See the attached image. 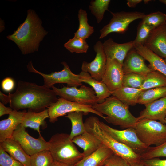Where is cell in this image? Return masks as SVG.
<instances>
[{
	"instance_id": "2e32d148",
	"label": "cell",
	"mask_w": 166,
	"mask_h": 166,
	"mask_svg": "<svg viewBox=\"0 0 166 166\" xmlns=\"http://www.w3.org/2000/svg\"><path fill=\"white\" fill-rule=\"evenodd\" d=\"M135 45L134 41L118 43L114 42L111 38L105 40L103 43V50L107 59L117 60L122 65L128 52L134 48Z\"/></svg>"
},
{
	"instance_id": "83f0119b",
	"label": "cell",
	"mask_w": 166,
	"mask_h": 166,
	"mask_svg": "<svg viewBox=\"0 0 166 166\" xmlns=\"http://www.w3.org/2000/svg\"><path fill=\"white\" fill-rule=\"evenodd\" d=\"M166 87V76L158 71L152 70L146 75L140 89L142 91Z\"/></svg>"
},
{
	"instance_id": "4fadbf2b",
	"label": "cell",
	"mask_w": 166,
	"mask_h": 166,
	"mask_svg": "<svg viewBox=\"0 0 166 166\" xmlns=\"http://www.w3.org/2000/svg\"><path fill=\"white\" fill-rule=\"evenodd\" d=\"M93 48L96 53L94 59L90 62L83 61L81 69L82 71L89 73L93 79L101 81L105 72L107 58L101 42H97L94 45Z\"/></svg>"
},
{
	"instance_id": "7dc6e473",
	"label": "cell",
	"mask_w": 166,
	"mask_h": 166,
	"mask_svg": "<svg viewBox=\"0 0 166 166\" xmlns=\"http://www.w3.org/2000/svg\"><path fill=\"white\" fill-rule=\"evenodd\" d=\"M131 166H145L141 162L134 163L130 164Z\"/></svg>"
},
{
	"instance_id": "7bdbcfd3",
	"label": "cell",
	"mask_w": 166,
	"mask_h": 166,
	"mask_svg": "<svg viewBox=\"0 0 166 166\" xmlns=\"http://www.w3.org/2000/svg\"><path fill=\"white\" fill-rule=\"evenodd\" d=\"M0 102L4 105L10 103V98L9 94L6 95L1 91H0Z\"/></svg>"
},
{
	"instance_id": "d6a6232c",
	"label": "cell",
	"mask_w": 166,
	"mask_h": 166,
	"mask_svg": "<svg viewBox=\"0 0 166 166\" xmlns=\"http://www.w3.org/2000/svg\"><path fill=\"white\" fill-rule=\"evenodd\" d=\"M64 46L71 53H86L89 48L85 40L74 37L69 39Z\"/></svg>"
},
{
	"instance_id": "277c9868",
	"label": "cell",
	"mask_w": 166,
	"mask_h": 166,
	"mask_svg": "<svg viewBox=\"0 0 166 166\" xmlns=\"http://www.w3.org/2000/svg\"><path fill=\"white\" fill-rule=\"evenodd\" d=\"M97 118L96 117L91 116L86 119L84 124L86 131L98 138L104 145L111 150L114 154L126 160L130 164L140 162L141 156L109 136L97 123L96 121Z\"/></svg>"
},
{
	"instance_id": "484cf974",
	"label": "cell",
	"mask_w": 166,
	"mask_h": 166,
	"mask_svg": "<svg viewBox=\"0 0 166 166\" xmlns=\"http://www.w3.org/2000/svg\"><path fill=\"white\" fill-rule=\"evenodd\" d=\"M143 91L140 89L122 86L111 92L113 96L128 105L133 106L138 103L140 97Z\"/></svg>"
},
{
	"instance_id": "8992f818",
	"label": "cell",
	"mask_w": 166,
	"mask_h": 166,
	"mask_svg": "<svg viewBox=\"0 0 166 166\" xmlns=\"http://www.w3.org/2000/svg\"><path fill=\"white\" fill-rule=\"evenodd\" d=\"M134 128L140 140L148 147L160 145L166 141V125L160 121L140 119Z\"/></svg>"
},
{
	"instance_id": "bcb514c9",
	"label": "cell",
	"mask_w": 166,
	"mask_h": 166,
	"mask_svg": "<svg viewBox=\"0 0 166 166\" xmlns=\"http://www.w3.org/2000/svg\"><path fill=\"white\" fill-rule=\"evenodd\" d=\"M4 29V22L3 20L0 19V32L3 31Z\"/></svg>"
},
{
	"instance_id": "ba28073f",
	"label": "cell",
	"mask_w": 166,
	"mask_h": 166,
	"mask_svg": "<svg viewBox=\"0 0 166 166\" xmlns=\"http://www.w3.org/2000/svg\"><path fill=\"white\" fill-rule=\"evenodd\" d=\"M61 64L63 65L62 70L49 74H45L37 70L31 61L28 63L27 68L29 72L41 75L44 80L43 85L48 88H52L57 83H66L68 87H77L82 85L80 80L79 74L73 73L65 62L63 61Z\"/></svg>"
},
{
	"instance_id": "816d5d0a",
	"label": "cell",
	"mask_w": 166,
	"mask_h": 166,
	"mask_svg": "<svg viewBox=\"0 0 166 166\" xmlns=\"http://www.w3.org/2000/svg\"><path fill=\"white\" fill-rule=\"evenodd\" d=\"M164 60L165 61V62H166V58H165V59H164Z\"/></svg>"
},
{
	"instance_id": "30bf717a",
	"label": "cell",
	"mask_w": 166,
	"mask_h": 166,
	"mask_svg": "<svg viewBox=\"0 0 166 166\" xmlns=\"http://www.w3.org/2000/svg\"><path fill=\"white\" fill-rule=\"evenodd\" d=\"M50 122L53 123L57 120L58 118L69 113L80 111L84 113H91L105 120V117L92 108V105L79 104L59 98L55 102L52 104L48 108Z\"/></svg>"
},
{
	"instance_id": "6da1fadb",
	"label": "cell",
	"mask_w": 166,
	"mask_h": 166,
	"mask_svg": "<svg viewBox=\"0 0 166 166\" xmlns=\"http://www.w3.org/2000/svg\"><path fill=\"white\" fill-rule=\"evenodd\" d=\"M9 95L10 106L13 110L28 109L35 112L45 110L58 98L53 90L44 85L22 80L18 81L15 91Z\"/></svg>"
},
{
	"instance_id": "8fae6325",
	"label": "cell",
	"mask_w": 166,
	"mask_h": 166,
	"mask_svg": "<svg viewBox=\"0 0 166 166\" xmlns=\"http://www.w3.org/2000/svg\"><path fill=\"white\" fill-rule=\"evenodd\" d=\"M52 89L57 96L67 100L92 105L98 103V99L93 89L84 85H82L79 88L68 86L58 88L54 86Z\"/></svg>"
},
{
	"instance_id": "f546056e",
	"label": "cell",
	"mask_w": 166,
	"mask_h": 166,
	"mask_svg": "<svg viewBox=\"0 0 166 166\" xmlns=\"http://www.w3.org/2000/svg\"><path fill=\"white\" fill-rule=\"evenodd\" d=\"M166 96V87H158L143 91L138 103L146 105Z\"/></svg>"
},
{
	"instance_id": "44dd1931",
	"label": "cell",
	"mask_w": 166,
	"mask_h": 166,
	"mask_svg": "<svg viewBox=\"0 0 166 166\" xmlns=\"http://www.w3.org/2000/svg\"><path fill=\"white\" fill-rule=\"evenodd\" d=\"M134 48L149 62L148 66L152 70L158 71L166 76V63L163 58L141 44H136Z\"/></svg>"
},
{
	"instance_id": "d4e9b609",
	"label": "cell",
	"mask_w": 166,
	"mask_h": 166,
	"mask_svg": "<svg viewBox=\"0 0 166 166\" xmlns=\"http://www.w3.org/2000/svg\"><path fill=\"white\" fill-rule=\"evenodd\" d=\"M49 118L47 109L41 112H35L28 109L25 113L20 125L25 128L29 127L37 131L41 136L40 130V126L45 123V120Z\"/></svg>"
},
{
	"instance_id": "c3c4849f",
	"label": "cell",
	"mask_w": 166,
	"mask_h": 166,
	"mask_svg": "<svg viewBox=\"0 0 166 166\" xmlns=\"http://www.w3.org/2000/svg\"><path fill=\"white\" fill-rule=\"evenodd\" d=\"M159 1L166 5V0H160Z\"/></svg>"
},
{
	"instance_id": "5b68a950",
	"label": "cell",
	"mask_w": 166,
	"mask_h": 166,
	"mask_svg": "<svg viewBox=\"0 0 166 166\" xmlns=\"http://www.w3.org/2000/svg\"><path fill=\"white\" fill-rule=\"evenodd\" d=\"M49 148L54 161L74 165L84 157L83 153L77 148L69 134L57 133L49 141Z\"/></svg>"
},
{
	"instance_id": "60d3db41",
	"label": "cell",
	"mask_w": 166,
	"mask_h": 166,
	"mask_svg": "<svg viewBox=\"0 0 166 166\" xmlns=\"http://www.w3.org/2000/svg\"><path fill=\"white\" fill-rule=\"evenodd\" d=\"M1 86L3 91L10 92L14 89L15 86V82L11 77H6L2 81Z\"/></svg>"
},
{
	"instance_id": "ffe728a7",
	"label": "cell",
	"mask_w": 166,
	"mask_h": 166,
	"mask_svg": "<svg viewBox=\"0 0 166 166\" xmlns=\"http://www.w3.org/2000/svg\"><path fill=\"white\" fill-rule=\"evenodd\" d=\"M72 141L83 149L84 157L89 155L104 145L98 138L87 131L75 136Z\"/></svg>"
},
{
	"instance_id": "681fc988",
	"label": "cell",
	"mask_w": 166,
	"mask_h": 166,
	"mask_svg": "<svg viewBox=\"0 0 166 166\" xmlns=\"http://www.w3.org/2000/svg\"><path fill=\"white\" fill-rule=\"evenodd\" d=\"M144 1L145 4H147L149 2L151 1V0H144Z\"/></svg>"
},
{
	"instance_id": "7402d4cb",
	"label": "cell",
	"mask_w": 166,
	"mask_h": 166,
	"mask_svg": "<svg viewBox=\"0 0 166 166\" xmlns=\"http://www.w3.org/2000/svg\"><path fill=\"white\" fill-rule=\"evenodd\" d=\"M0 147L25 166H30V156L26 152L18 143L12 138H9L0 142Z\"/></svg>"
},
{
	"instance_id": "b9f144b4",
	"label": "cell",
	"mask_w": 166,
	"mask_h": 166,
	"mask_svg": "<svg viewBox=\"0 0 166 166\" xmlns=\"http://www.w3.org/2000/svg\"><path fill=\"white\" fill-rule=\"evenodd\" d=\"M13 109L11 107H6L0 102V117L9 114Z\"/></svg>"
},
{
	"instance_id": "7c38bea8",
	"label": "cell",
	"mask_w": 166,
	"mask_h": 166,
	"mask_svg": "<svg viewBox=\"0 0 166 166\" xmlns=\"http://www.w3.org/2000/svg\"><path fill=\"white\" fill-rule=\"evenodd\" d=\"M18 143L26 152L30 156L44 150H49L48 142L41 136L38 138L30 136L26 128L20 125L14 132L12 138Z\"/></svg>"
},
{
	"instance_id": "ee69618b",
	"label": "cell",
	"mask_w": 166,
	"mask_h": 166,
	"mask_svg": "<svg viewBox=\"0 0 166 166\" xmlns=\"http://www.w3.org/2000/svg\"><path fill=\"white\" fill-rule=\"evenodd\" d=\"M142 0H128L127 4L128 7L131 8L135 7L139 3H140Z\"/></svg>"
},
{
	"instance_id": "9a60e30c",
	"label": "cell",
	"mask_w": 166,
	"mask_h": 166,
	"mask_svg": "<svg viewBox=\"0 0 166 166\" xmlns=\"http://www.w3.org/2000/svg\"><path fill=\"white\" fill-rule=\"evenodd\" d=\"M143 45L162 58H166V22L152 31Z\"/></svg>"
},
{
	"instance_id": "d590c367",
	"label": "cell",
	"mask_w": 166,
	"mask_h": 166,
	"mask_svg": "<svg viewBox=\"0 0 166 166\" xmlns=\"http://www.w3.org/2000/svg\"><path fill=\"white\" fill-rule=\"evenodd\" d=\"M143 22L156 28L166 22V14L160 11L145 15L142 19Z\"/></svg>"
},
{
	"instance_id": "9c48e42d",
	"label": "cell",
	"mask_w": 166,
	"mask_h": 166,
	"mask_svg": "<svg viewBox=\"0 0 166 166\" xmlns=\"http://www.w3.org/2000/svg\"><path fill=\"white\" fill-rule=\"evenodd\" d=\"M110 12L112 18L109 22L100 30V39L104 38L111 33H125L131 23L136 20L142 19L146 15L144 13L139 11Z\"/></svg>"
},
{
	"instance_id": "f907efd6",
	"label": "cell",
	"mask_w": 166,
	"mask_h": 166,
	"mask_svg": "<svg viewBox=\"0 0 166 166\" xmlns=\"http://www.w3.org/2000/svg\"><path fill=\"white\" fill-rule=\"evenodd\" d=\"M165 124L166 125V116L165 118Z\"/></svg>"
},
{
	"instance_id": "f5cc1de1",
	"label": "cell",
	"mask_w": 166,
	"mask_h": 166,
	"mask_svg": "<svg viewBox=\"0 0 166 166\" xmlns=\"http://www.w3.org/2000/svg\"><path fill=\"white\" fill-rule=\"evenodd\" d=\"M102 166H106V165H102Z\"/></svg>"
},
{
	"instance_id": "603a6c76",
	"label": "cell",
	"mask_w": 166,
	"mask_h": 166,
	"mask_svg": "<svg viewBox=\"0 0 166 166\" xmlns=\"http://www.w3.org/2000/svg\"><path fill=\"white\" fill-rule=\"evenodd\" d=\"M113 154L111 150L104 145L89 155L82 158L74 166H102Z\"/></svg>"
},
{
	"instance_id": "8d00e7d4",
	"label": "cell",
	"mask_w": 166,
	"mask_h": 166,
	"mask_svg": "<svg viewBox=\"0 0 166 166\" xmlns=\"http://www.w3.org/2000/svg\"><path fill=\"white\" fill-rule=\"evenodd\" d=\"M166 157V141L161 145L149 147L141 155V160H146L159 157Z\"/></svg>"
},
{
	"instance_id": "836d02e7",
	"label": "cell",
	"mask_w": 166,
	"mask_h": 166,
	"mask_svg": "<svg viewBox=\"0 0 166 166\" xmlns=\"http://www.w3.org/2000/svg\"><path fill=\"white\" fill-rule=\"evenodd\" d=\"M146 75L135 73L124 74L122 86L140 89L144 81Z\"/></svg>"
},
{
	"instance_id": "d6986e66",
	"label": "cell",
	"mask_w": 166,
	"mask_h": 166,
	"mask_svg": "<svg viewBox=\"0 0 166 166\" xmlns=\"http://www.w3.org/2000/svg\"><path fill=\"white\" fill-rule=\"evenodd\" d=\"M138 117L139 120L148 119L159 120L165 124L166 116V96L146 105Z\"/></svg>"
},
{
	"instance_id": "3957f363",
	"label": "cell",
	"mask_w": 166,
	"mask_h": 166,
	"mask_svg": "<svg viewBox=\"0 0 166 166\" xmlns=\"http://www.w3.org/2000/svg\"><path fill=\"white\" fill-rule=\"evenodd\" d=\"M92 108L106 116L105 120L109 123L119 126L123 129L134 128L139 120L130 113L128 106L112 96L101 103H96Z\"/></svg>"
},
{
	"instance_id": "f35d334b",
	"label": "cell",
	"mask_w": 166,
	"mask_h": 166,
	"mask_svg": "<svg viewBox=\"0 0 166 166\" xmlns=\"http://www.w3.org/2000/svg\"><path fill=\"white\" fill-rule=\"evenodd\" d=\"M104 165L106 166H131L126 160L114 153L106 160Z\"/></svg>"
},
{
	"instance_id": "74e56055",
	"label": "cell",
	"mask_w": 166,
	"mask_h": 166,
	"mask_svg": "<svg viewBox=\"0 0 166 166\" xmlns=\"http://www.w3.org/2000/svg\"><path fill=\"white\" fill-rule=\"evenodd\" d=\"M0 166H25L15 160L0 147Z\"/></svg>"
},
{
	"instance_id": "ab89813d",
	"label": "cell",
	"mask_w": 166,
	"mask_h": 166,
	"mask_svg": "<svg viewBox=\"0 0 166 166\" xmlns=\"http://www.w3.org/2000/svg\"><path fill=\"white\" fill-rule=\"evenodd\" d=\"M141 162L145 166H166V159L161 160L158 158L141 160Z\"/></svg>"
},
{
	"instance_id": "7a4b0ae2",
	"label": "cell",
	"mask_w": 166,
	"mask_h": 166,
	"mask_svg": "<svg viewBox=\"0 0 166 166\" xmlns=\"http://www.w3.org/2000/svg\"><path fill=\"white\" fill-rule=\"evenodd\" d=\"M27 13L24 22L13 34L6 37L16 44L23 55L38 51L40 43L48 33L34 10L30 9Z\"/></svg>"
},
{
	"instance_id": "cb8c5ba5",
	"label": "cell",
	"mask_w": 166,
	"mask_h": 166,
	"mask_svg": "<svg viewBox=\"0 0 166 166\" xmlns=\"http://www.w3.org/2000/svg\"><path fill=\"white\" fill-rule=\"evenodd\" d=\"M79 74L80 81L89 84L94 89L98 99L97 103L103 102L111 95V91L101 81H99L93 79L88 73L81 71Z\"/></svg>"
},
{
	"instance_id": "1f68e13d",
	"label": "cell",
	"mask_w": 166,
	"mask_h": 166,
	"mask_svg": "<svg viewBox=\"0 0 166 166\" xmlns=\"http://www.w3.org/2000/svg\"><path fill=\"white\" fill-rule=\"evenodd\" d=\"M30 156V166H51L54 161L49 150L40 151Z\"/></svg>"
},
{
	"instance_id": "52a82bcc",
	"label": "cell",
	"mask_w": 166,
	"mask_h": 166,
	"mask_svg": "<svg viewBox=\"0 0 166 166\" xmlns=\"http://www.w3.org/2000/svg\"><path fill=\"white\" fill-rule=\"evenodd\" d=\"M96 121L101 127L111 137L127 146L136 154L141 156L149 148L140 140L134 128L119 130L113 128L100 121L97 117Z\"/></svg>"
},
{
	"instance_id": "5bb4252c",
	"label": "cell",
	"mask_w": 166,
	"mask_h": 166,
	"mask_svg": "<svg viewBox=\"0 0 166 166\" xmlns=\"http://www.w3.org/2000/svg\"><path fill=\"white\" fill-rule=\"evenodd\" d=\"M124 75L122 65L115 59H107L106 68L101 81L113 91L122 86Z\"/></svg>"
},
{
	"instance_id": "4dcf8cb0",
	"label": "cell",
	"mask_w": 166,
	"mask_h": 166,
	"mask_svg": "<svg viewBox=\"0 0 166 166\" xmlns=\"http://www.w3.org/2000/svg\"><path fill=\"white\" fill-rule=\"evenodd\" d=\"M110 2V0H94L90 2L89 9L95 17L98 23L101 21L105 12L108 10Z\"/></svg>"
},
{
	"instance_id": "ac0fdd59",
	"label": "cell",
	"mask_w": 166,
	"mask_h": 166,
	"mask_svg": "<svg viewBox=\"0 0 166 166\" xmlns=\"http://www.w3.org/2000/svg\"><path fill=\"white\" fill-rule=\"evenodd\" d=\"M26 111L13 110L7 118L0 121V142L11 138L18 127L22 123Z\"/></svg>"
},
{
	"instance_id": "4316f807",
	"label": "cell",
	"mask_w": 166,
	"mask_h": 166,
	"mask_svg": "<svg viewBox=\"0 0 166 166\" xmlns=\"http://www.w3.org/2000/svg\"><path fill=\"white\" fill-rule=\"evenodd\" d=\"M79 26L78 30L74 33V37L85 40L94 32L93 27L88 23L87 14L86 10L80 9L78 13Z\"/></svg>"
},
{
	"instance_id": "f1b7e54d",
	"label": "cell",
	"mask_w": 166,
	"mask_h": 166,
	"mask_svg": "<svg viewBox=\"0 0 166 166\" xmlns=\"http://www.w3.org/2000/svg\"><path fill=\"white\" fill-rule=\"evenodd\" d=\"M83 113L82 112H73L67 113L65 116L70 120L72 124L71 131L69 134V138L71 140L75 136L87 131L83 122Z\"/></svg>"
},
{
	"instance_id": "e0dca14e",
	"label": "cell",
	"mask_w": 166,
	"mask_h": 166,
	"mask_svg": "<svg viewBox=\"0 0 166 166\" xmlns=\"http://www.w3.org/2000/svg\"><path fill=\"white\" fill-rule=\"evenodd\" d=\"M144 60L135 48L132 49L128 52L123 62L124 74L135 73L146 75L152 70L146 65Z\"/></svg>"
},
{
	"instance_id": "f6af8a7d",
	"label": "cell",
	"mask_w": 166,
	"mask_h": 166,
	"mask_svg": "<svg viewBox=\"0 0 166 166\" xmlns=\"http://www.w3.org/2000/svg\"><path fill=\"white\" fill-rule=\"evenodd\" d=\"M51 166H74V165L53 161Z\"/></svg>"
},
{
	"instance_id": "e575fe53",
	"label": "cell",
	"mask_w": 166,
	"mask_h": 166,
	"mask_svg": "<svg viewBox=\"0 0 166 166\" xmlns=\"http://www.w3.org/2000/svg\"><path fill=\"white\" fill-rule=\"evenodd\" d=\"M155 28L152 26L141 21L138 26L136 36L134 40L135 44L143 45L151 32Z\"/></svg>"
}]
</instances>
